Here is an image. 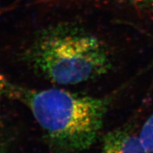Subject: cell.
Here are the masks:
<instances>
[{
  "mask_svg": "<svg viewBox=\"0 0 153 153\" xmlns=\"http://www.w3.org/2000/svg\"><path fill=\"white\" fill-rule=\"evenodd\" d=\"M139 137L148 153H153V113L143 124Z\"/></svg>",
  "mask_w": 153,
  "mask_h": 153,
  "instance_id": "277c9868",
  "label": "cell"
},
{
  "mask_svg": "<svg viewBox=\"0 0 153 153\" xmlns=\"http://www.w3.org/2000/svg\"><path fill=\"white\" fill-rule=\"evenodd\" d=\"M36 74L53 83L74 85L97 79L111 68L106 45L82 28L59 26L38 34L23 54Z\"/></svg>",
  "mask_w": 153,
  "mask_h": 153,
  "instance_id": "7a4b0ae2",
  "label": "cell"
},
{
  "mask_svg": "<svg viewBox=\"0 0 153 153\" xmlns=\"http://www.w3.org/2000/svg\"><path fill=\"white\" fill-rule=\"evenodd\" d=\"M0 153H7L6 143L1 139H0Z\"/></svg>",
  "mask_w": 153,
  "mask_h": 153,
  "instance_id": "8992f818",
  "label": "cell"
},
{
  "mask_svg": "<svg viewBox=\"0 0 153 153\" xmlns=\"http://www.w3.org/2000/svg\"><path fill=\"white\" fill-rule=\"evenodd\" d=\"M13 84L9 82L0 72V95L10 98Z\"/></svg>",
  "mask_w": 153,
  "mask_h": 153,
  "instance_id": "5b68a950",
  "label": "cell"
},
{
  "mask_svg": "<svg viewBox=\"0 0 153 153\" xmlns=\"http://www.w3.org/2000/svg\"><path fill=\"white\" fill-rule=\"evenodd\" d=\"M100 153H148L139 136L119 128L105 135Z\"/></svg>",
  "mask_w": 153,
  "mask_h": 153,
  "instance_id": "3957f363",
  "label": "cell"
},
{
  "mask_svg": "<svg viewBox=\"0 0 153 153\" xmlns=\"http://www.w3.org/2000/svg\"><path fill=\"white\" fill-rule=\"evenodd\" d=\"M11 99L29 108L55 153H79L100 135L112 97L80 95L61 89H34L13 85Z\"/></svg>",
  "mask_w": 153,
  "mask_h": 153,
  "instance_id": "6da1fadb",
  "label": "cell"
}]
</instances>
